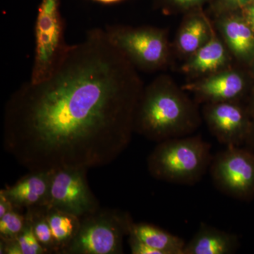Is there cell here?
I'll return each mask as SVG.
<instances>
[{
  "label": "cell",
  "instance_id": "cell-26",
  "mask_svg": "<svg viewBox=\"0 0 254 254\" xmlns=\"http://www.w3.org/2000/svg\"><path fill=\"white\" fill-rule=\"evenodd\" d=\"M246 145H247V148L254 152V125H252L250 136H249L248 139L246 142Z\"/></svg>",
  "mask_w": 254,
  "mask_h": 254
},
{
  "label": "cell",
  "instance_id": "cell-15",
  "mask_svg": "<svg viewBox=\"0 0 254 254\" xmlns=\"http://www.w3.org/2000/svg\"><path fill=\"white\" fill-rule=\"evenodd\" d=\"M211 26L205 16L193 14L185 20L177 37V48L180 54L190 58L210 39Z\"/></svg>",
  "mask_w": 254,
  "mask_h": 254
},
{
  "label": "cell",
  "instance_id": "cell-27",
  "mask_svg": "<svg viewBox=\"0 0 254 254\" xmlns=\"http://www.w3.org/2000/svg\"><path fill=\"white\" fill-rule=\"evenodd\" d=\"M247 18H248L249 24L254 31V4L251 6L247 10Z\"/></svg>",
  "mask_w": 254,
  "mask_h": 254
},
{
  "label": "cell",
  "instance_id": "cell-4",
  "mask_svg": "<svg viewBox=\"0 0 254 254\" xmlns=\"http://www.w3.org/2000/svg\"><path fill=\"white\" fill-rule=\"evenodd\" d=\"M80 228L64 254H121L133 222L127 212L99 209L82 217Z\"/></svg>",
  "mask_w": 254,
  "mask_h": 254
},
{
  "label": "cell",
  "instance_id": "cell-29",
  "mask_svg": "<svg viewBox=\"0 0 254 254\" xmlns=\"http://www.w3.org/2000/svg\"></svg>",
  "mask_w": 254,
  "mask_h": 254
},
{
  "label": "cell",
  "instance_id": "cell-10",
  "mask_svg": "<svg viewBox=\"0 0 254 254\" xmlns=\"http://www.w3.org/2000/svg\"><path fill=\"white\" fill-rule=\"evenodd\" d=\"M245 86V79L240 73L226 68L187 83L182 88L193 93L197 103H210L237 102Z\"/></svg>",
  "mask_w": 254,
  "mask_h": 254
},
{
  "label": "cell",
  "instance_id": "cell-23",
  "mask_svg": "<svg viewBox=\"0 0 254 254\" xmlns=\"http://www.w3.org/2000/svg\"><path fill=\"white\" fill-rule=\"evenodd\" d=\"M0 254H22L16 239L11 240H0Z\"/></svg>",
  "mask_w": 254,
  "mask_h": 254
},
{
  "label": "cell",
  "instance_id": "cell-24",
  "mask_svg": "<svg viewBox=\"0 0 254 254\" xmlns=\"http://www.w3.org/2000/svg\"><path fill=\"white\" fill-rule=\"evenodd\" d=\"M14 208L11 202L3 193H0V218Z\"/></svg>",
  "mask_w": 254,
  "mask_h": 254
},
{
  "label": "cell",
  "instance_id": "cell-2",
  "mask_svg": "<svg viewBox=\"0 0 254 254\" xmlns=\"http://www.w3.org/2000/svg\"><path fill=\"white\" fill-rule=\"evenodd\" d=\"M200 123L197 105L168 78H157L143 88L135 116L136 133L159 143L190 136Z\"/></svg>",
  "mask_w": 254,
  "mask_h": 254
},
{
  "label": "cell",
  "instance_id": "cell-17",
  "mask_svg": "<svg viewBox=\"0 0 254 254\" xmlns=\"http://www.w3.org/2000/svg\"><path fill=\"white\" fill-rule=\"evenodd\" d=\"M48 218L57 254H64L77 235L81 219L72 214L48 206Z\"/></svg>",
  "mask_w": 254,
  "mask_h": 254
},
{
  "label": "cell",
  "instance_id": "cell-21",
  "mask_svg": "<svg viewBox=\"0 0 254 254\" xmlns=\"http://www.w3.org/2000/svg\"><path fill=\"white\" fill-rule=\"evenodd\" d=\"M128 244L132 254H163L160 251L146 245L132 234L128 235Z\"/></svg>",
  "mask_w": 254,
  "mask_h": 254
},
{
  "label": "cell",
  "instance_id": "cell-28",
  "mask_svg": "<svg viewBox=\"0 0 254 254\" xmlns=\"http://www.w3.org/2000/svg\"><path fill=\"white\" fill-rule=\"evenodd\" d=\"M97 1L103 3H113L116 2V1H120V0H97Z\"/></svg>",
  "mask_w": 254,
  "mask_h": 254
},
{
  "label": "cell",
  "instance_id": "cell-9",
  "mask_svg": "<svg viewBox=\"0 0 254 254\" xmlns=\"http://www.w3.org/2000/svg\"><path fill=\"white\" fill-rule=\"evenodd\" d=\"M203 118L212 134L225 147L246 144L252 125L237 102L205 103Z\"/></svg>",
  "mask_w": 254,
  "mask_h": 254
},
{
  "label": "cell",
  "instance_id": "cell-13",
  "mask_svg": "<svg viewBox=\"0 0 254 254\" xmlns=\"http://www.w3.org/2000/svg\"><path fill=\"white\" fill-rule=\"evenodd\" d=\"M239 247L238 237L235 234L201 223L191 240L187 242L184 254H231Z\"/></svg>",
  "mask_w": 254,
  "mask_h": 254
},
{
  "label": "cell",
  "instance_id": "cell-16",
  "mask_svg": "<svg viewBox=\"0 0 254 254\" xmlns=\"http://www.w3.org/2000/svg\"><path fill=\"white\" fill-rule=\"evenodd\" d=\"M129 234L163 254H184L187 243L181 237L146 222H132Z\"/></svg>",
  "mask_w": 254,
  "mask_h": 254
},
{
  "label": "cell",
  "instance_id": "cell-25",
  "mask_svg": "<svg viewBox=\"0 0 254 254\" xmlns=\"http://www.w3.org/2000/svg\"><path fill=\"white\" fill-rule=\"evenodd\" d=\"M249 0H220L222 6L227 10L237 9L247 4Z\"/></svg>",
  "mask_w": 254,
  "mask_h": 254
},
{
  "label": "cell",
  "instance_id": "cell-3",
  "mask_svg": "<svg viewBox=\"0 0 254 254\" xmlns=\"http://www.w3.org/2000/svg\"><path fill=\"white\" fill-rule=\"evenodd\" d=\"M213 158L210 143L200 136L190 135L159 142L147 165L156 180L190 186L203 179Z\"/></svg>",
  "mask_w": 254,
  "mask_h": 254
},
{
  "label": "cell",
  "instance_id": "cell-18",
  "mask_svg": "<svg viewBox=\"0 0 254 254\" xmlns=\"http://www.w3.org/2000/svg\"><path fill=\"white\" fill-rule=\"evenodd\" d=\"M25 213L38 242L46 254H56L54 239L48 218V206L28 208Z\"/></svg>",
  "mask_w": 254,
  "mask_h": 254
},
{
  "label": "cell",
  "instance_id": "cell-14",
  "mask_svg": "<svg viewBox=\"0 0 254 254\" xmlns=\"http://www.w3.org/2000/svg\"><path fill=\"white\" fill-rule=\"evenodd\" d=\"M229 51L240 59L254 54V31L248 22L235 15L227 14L217 23Z\"/></svg>",
  "mask_w": 254,
  "mask_h": 254
},
{
  "label": "cell",
  "instance_id": "cell-20",
  "mask_svg": "<svg viewBox=\"0 0 254 254\" xmlns=\"http://www.w3.org/2000/svg\"><path fill=\"white\" fill-rule=\"evenodd\" d=\"M22 254H46V252L33 232L31 223L26 219V223L19 235L16 237Z\"/></svg>",
  "mask_w": 254,
  "mask_h": 254
},
{
  "label": "cell",
  "instance_id": "cell-19",
  "mask_svg": "<svg viewBox=\"0 0 254 254\" xmlns=\"http://www.w3.org/2000/svg\"><path fill=\"white\" fill-rule=\"evenodd\" d=\"M22 209L15 208L0 218V240H14L26 223V213Z\"/></svg>",
  "mask_w": 254,
  "mask_h": 254
},
{
  "label": "cell",
  "instance_id": "cell-5",
  "mask_svg": "<svg viewBox=\"0 0 254 254\" xmlns=\"http://www.w3.org/2000/svg\"><path fill=\"white\" fill-rule=\"evenodd\" d=\"M61 0H41L35 26V57L29 81H45L63 61L69 45L65 41Z\"/></svg>",
  "mask_w": 254,
  "mask_h": 254
},
{
  "label": "cell",
  "instance_id": "cell-22",
  "mask_svg": "<svg viewBox=\"0 0 254 254\" xmlns=\"http://www.w3.org/2000/svg\"><path fill=\"white\" fill-rule=\"evenodd\" d=\"M208 0H163L165 4L177 9L187 10L199 6Z\"/></svg>",
  "mask_w": 254,
  "mask_h": 254
},
{
  "label": "cell",
  "instance_id": "cell-7",
  "mask_svg": "<svg viewBox=\"0 0 254 254\" xmlns=\"http://www.w3.org/2000/svg\"><path fill=\"white\" fill-rule=\"evenodd\" d=\"M209 171L222 193L245 201L254 198V152L250 148L226 147L213 156Z\"/></svg>",
  "mask_w": 254,
  "mask_h": 254
},
{
  "label": "cell",
  "instance_id": "cell-11",
  "mask_svg": "<svg viewBox=\"0 0 254 254\" xmlns=\"http://www.w3.org/2000/svg\"><path fill=\"white\" fill-rule=\"evenodd\" d=\"M53 170L29 171L12 186L0 190L18 208L48 206Z\"/></svg>",
  "mask_w": 254,
  "mask_h": 254
},
{
  "label": "cell",
  "instance_id": "cell-8",
  "mask_svg": "<svg viewBox=\"0 0 254 254\" xmlns=\"http://www.w3.org/2000/svg\"><path fill=\"white\" fill-rule=\"evenodd\" d=\"M87 169L53 170L48 207H53L81 218L99 210L86 177Z\"/></svg>",
  "mask_w": 254,
  "mask_h": 254
},
{
  "label": "cell",
  "instance_id": "cell-12",
  "mask_svg": "<svg viewBox=\"0 0 254 254\" xmlns=\"http://www.w3.org/2000/svg\"><path fill=\"white\" fill-rule=\"evenodd\" d=\"M229 62L228 48L212 29L210 39L189 58L182 70L188 74L205 76L226 69Z\"/></svg>",
  "mask_w": 254,
  "mask_h": 254
},
{
  "label": "cell",
  "instance_id": "cell-6",
  "mask_svg": "<svg viewBox=\"0 0 254 254\" xmlns=\"http://www.w3.org/2000/svg\"><path fill=\"white\" fill-rule=\"evenodd\" d=\"M108 38L135 67L146 71H156L168 63L169 50L166 32L160 28L143 26H108Z\"/></svg>",
  "mask_w": 254,
  "mask_h": 254
},
{
  "label": "cell",
  "instance_id": "cell-1",
  "mask_svg": "<svg viewBox=\"0 0 254 254\" xmlns=\"http://www.w3.org/2000/svg\"><path fill=\"white\" fill-rule=\"evenodd\" d=\"M134 67L105 29L90 30L49 78L25 82L9 97L4 150L29 171L113 163L135 132L143 88Z\"/></svg>",
  "mask_w": 254,
  "mask_h": 254
}]
</instances>
